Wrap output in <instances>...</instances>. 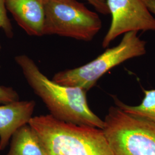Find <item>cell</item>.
I'll use <instances>...</instances> for the list:
<instances>
[{
    "mask_svg": "<svg viewBox=\"0 0 155 155\" xmlns=\"http://www.w3.org/2000/svg\"><path fill=\"white\" fill-rule=\"evenodd\" d=\"M15 61L28 84L45 103L52 116L61 121L102 129L104 121L89 107L86 90L55 83L41 72L28 56H17Z\"/></svg>",
    "mask_w": 155,
    "mask_h": 155,
    "instance_id": "cell-1",
    "label": "cell"
},
{
    "mask_svg": "<svg viewBox=\"0 0 155 155\" xmlns=\"http://www.w3.org/2000/svg\"><path fill=\"white\" fill-rule=\"evenodd\" d=\"M28 124L45 155H114L101 129L61 121L50 114L32 117Z\"/></svg>",
    "mask_w": 155,
    "mask_h": 155,
    "instance_id": "cell-2",
    "label": "cell"
},
{
    "mask_svg": "<svg viewBox=\"0 0 155 155\" xmlns=\"http://www.w3.org/2000/svg\"><path fill=\"white\" fill-rule=\"evenodd\" d=\"M102 130L114 155H155V124L111 106Z\"/></svg>",
    "mask_w": 155,
    "mask_h": 155,
    "instance_id": "cell-3",
    "label": "cell"
},
{
    "mask_svg": "<svg viewBox=\"0 0 155 155\" xmlns=\"http://www.w3.org/2000/svg\"><path fill=\"white\" fill-rule=\"evenodd\" d=\"M137 32L125 33L120 43L108 48L93 61L77 68L58 72L52 80L63 86L78 87L89 91L106 72L130 59L144 55L147 42Z\"/></svg>",
    "mask_w": 155,
    "mask_h": 155,
    "instance_id": "cell-4",
    "label": "cell"
},
{
    "mask_svg": "<svg viewBox=\"0 0 155 155\" xmlns=\"http://www.w3.org/2000/svg\"><path fill=\"white\" fill-rule=\"evenodd\" d=\"M45 13L43 35L89 41L102 28L98 15L76 0H45Z\"/></svg>",
    "mask_w": 155,
    "mask_h": 155,
    "instance_id": "cell-5",
    "label": "cell"
},
{
    "mask_svg": "<svg viewBox=\"0 0 155 155\" xmlns=\"http://www.w3.org/2000/svg\"><path fill=\"white\" fill-rule=\"evenodd\" d=\"M106 4L111 22L102 41L104 48L122 34L155 31V18L143 0H107Z\"/></svg>",
    "mask_w": 155,
    "mask_h": 155,
    "instance_id": "cell-6",
    "label": "cell"
},
{
    "mask_svg": "<svg viewBox=\"0 0 155 155\" xmlns=\"http://www.w3.org/2000/svg\"><path fill=\"white\" fill-rule=\"evenodd\" d=\"M6 9L31 36L43 35L45 0H5Z\"/></svg>",
    "mask_w": 155,
    "mask_h": 155,
    "instance_id": "cell-7",
    "label": "cell"
},
{
    "mask_svg": "<svg viewBox=\"0 0 155 155\" xmlns=\"http://www.w3.org/2000/svg\"><path fill=\"white\" fill-rule=\"evenodd\" d=\"M35 106L33 100L18 101L0 106V150L5 148L18 128L28 124Z\"/></svg>",
    "mask_w": 155,
    "mask_h": 155,
    "instance_id": "cell-8",
    "label": "cell"
},
{
    "mask_svg": "<svg viewBox=\"0 0 155 155\" xmlns=\"http://www.w3.org/2000/svg\"><path fill=\"white\" fill-rule=\"evenodd\" d=\"M11 139L6 155H45L38 136L28 124L18 128Z\"/></svg>",
    "mask_w": 155,
    "mask_h": 155,
    "instance_id": "cell-9",
    "label": "cell"
},
{
    "mask_svg": "<svg viewBox=\"0 0 155 155\" xmlns=\"http://www.w3.org/2000/svg\"><path fill=\"white\" fill-rule=\"evenodd\" d=\"M143 91L144 98L139 105H128L116 97H113V100L116 106L125 113L155 124V89Z\"/></svg>",
    "mask_w": 155,
    "mask_h": 155,
    "instance_id": "cell-10",
    "label": "cell"
},
{
    "mask_svg": "<svg viewBox=\"0 0 155 155\" xmlns=\"http://www.w3.org/2000/svg\"><path fill=\"white\" fill-rule=\"evenodd\" d=\"M0 28L2 29L9 38L13 35L11 21L7 16L5 0H0Z\"/></svg>",
    "mask_w": 155,
    "mask_h": 155,
    "instance_id": "cell-11",
    "label": "cell"
},
{
    "mask_svg": "<svg viewBox=\"0 0 155 155\" xmlns=\"http://www.w3.org/2000/svg\"><path fill=\"white\" fill-rule=\"evenodd\" d=\"M19 101V95L12 87L0 86V104H8Z\"/></svg>",
    "mask_w": 155,
    "mask_h": 155,
    "instance_id": "cell-12",
    "label": "cell"
},
{
    "mask_svg": "<svg viewBox=\"0 0 155 155\" xmlns=\"http://www.w3.org/2000/svg\"><path fill=\"white\" fill-rule=\"evenodd\" d=\"M95 8V9L103 15L109 14V11L105 0H86Z\"/></svg>",
    "mask_w": 155,
    "mask_h": 155,
    "instance_id": "cell-13",
    "label": "cell"
},
{
    "mask_svg": "<svg viewBox=\"0 0 155 155\" xmlns=\"http://www.w3.org/2000/svg\"><path fill=\"white\" fill-rule=\"evenodd\" d=\"M151 13L155 15V0H143Z\"/></svg>",
    "mask_w": 155,
    "mask_h": 155,
    "instance_id": "cell-14",
    "label": "cell"
}]
</instances>
